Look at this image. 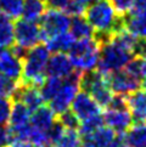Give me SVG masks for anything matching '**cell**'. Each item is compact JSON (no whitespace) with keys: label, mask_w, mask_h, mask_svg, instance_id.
<instances>
[{"label":"cell","mask_w":146,"mask_h":147,"mask_svg":"<svg viewBox=\"0 0 146 147\" xmlns=\"http://www.w3.org/2000/svg\"><path fill=\"white\" fill-rule=\"evenodd\" d=\"M84 17L96 33L114 34L126 28L124 17L114 11L110 0H97L85 9Z\"/></svg>","instance_id":"obj_1"},{"label":"cell","mask_w":146,"mask_h":147,"mask_svg":"<svg viewBox=\"0 0 146 147\" xmlns=\"http://www.w3.org/2000/svg\"><path fill=\"white\" fill-rule=\"evenodd\" d=\"M50 59V50L45 44H38L29 49L22 60L23 72L21 83L23 85L40 88L46 79V66Z\"/></svg>","instance_id":"obj_2"},{"label":"cell","mask_w":146,"mask_h":147,"mask_svg":"<svg viewBox=\"0 0 146 147\" xmlns=\"http://www.w3.org/2000/svg\"><path fill=\"white\" fill-rule=\"evenodd\" d=\"M100 51L101 46L94 38L80 39L73 43L68 50V56L76 69L80 72H90L97 68Z\"/></svg>","instance_id":"obj_3"},{"label":"cell","mask_w":146,"mask_h":147,"mask_svg":"<svg viewBox=\"0 0 146 147\" xmlns=\"http://www.w3.org/2000/svg\"><path fill=\"white\" fill-rule=\"evenodd\" d=\"M80 89L90 94L91 97L100 105L101 108H107L113 98V91L110 88L107 76L97 69L83 72L80 78Z\"/></svg>","instance_id":"obj_4"},{"label":"cell","mask_w":146,"mask_h":147,"mask_svg":"<svg viewBox=\"0 0 146 147\" xmlns=\"http://www.w3.org/2000/svg\"><path fill=\"white\" fill-rule=\"evenodd\" d=\"M133 57L134 55L132 52L124 50L123 48L114 44L111 40L108 43L101 45L97 71L105 76H110L111 73L124 69V67L129 63V61Z\"/></svg>","instance_id":"obj_5"},{"label":"cell","mask_w":146,"mask_h":147,"mask_svg":"<svg viewBox=\"0 0 146 147\" xmlns=\"http://www.w3.org/2000/svg\"><path fill=\"white\" fill-rule=\"evenodd\" d=\"M83 72L76 69L72 74L62 82V86L56 94V96L49 102L50 108L59 117L60 114L68 111L73 100L80 90V78Z\"/></svg>","instance_id":"obj_6"},{"label":"cell","mask_w":146,"mask_h":147,"mask_svg":"<svg viewBox=\"0 0 146 147\" xmlns=\"http://www.w3.org/2000/svg\"><path fill=\"white\" fill-rule=\"evenodd\" d=\"M71 17L60 10L49 9L43 17L40 18V29H41V38L45 41L46 39L53 38L55 35L62 33H67L71 27Z\"/></svg>","instance_id":"obj_7"},{"label":"cell","mask_w":146,"mask_h":147,"mask_svg":"<svg viewBox=\"0 0 146 147\" xmlns=\"http://www.w3.org/2000/svg\"><path fill=\"white\" fill-rule=\"evenodd\" d=\"M41 38L40 24L27 20H17L15 23V41L24 49H32L40 44Z\"/></svg>","instance_id":"obj_8"},{"label":"cell","mask_w":146,"mask_h":147,"mask_svg":"<svg viewBox=\"0 0 146 147\" xmlns=\"http://www.w3.org/2000/svg\"><path fill=\"white\" fill-rule=\"evenodd\" d=\"M107 78L110 88L114 94L128 95L130 92L141 89V79L129 74L126 69L111 73L110 76H107Z\"/></svg>","instance_id":"obj_9"},{"label":"cell","mask_w":146,"mask_h":147,"mask_svg":"<svg viewBox=\"0 0 146 147\" xmlns=\"http://www.w3.org/2000/svg\"><path fill=\"white\" fill-rule=\"evenodd\" d=\"M71 111L76 114V117L83 122L94 115L101 114V107L95 100L91 97L90 94L85 91H80L73 100L71 105Z\"/></svg>","instance_id":"obj_10"},{"label":"cell","mask_w":146,"mask_h":147,"mask_svg":"<svg viewBox=\"0 0 146 147\" xmlns=\"http://www.w3.org/2000/svg\"><path fill=\"white\" fill-rule=\"evenodd\" d=\"M73 67L74 66L70 56L65 55L64 52H56L49 59L48 66H46V77L66 79L76 71Z\"/></svg>","instance_id":"obj_11"},{"label":"cell","mask_w":146,"mask_h":147,"mask_svg":"<svg viewBox=\"0 0 146 147\" xmlns=\"http://www.w3.org/2000/svg\"><path fill=\"white\" fill-rule=\"evenodd\" d=\"M22 72V60L15 56L10 49L0 48V73L14 80H21Z\"/></svg>","instance_id":"obj_12"},{"label":"cell","mask_w":146,"mask_h":147,"mask_svg":"<svg viewBox=\"0 0 146 147\" xmlns=\"http://www.w3.org/2000/svg\"><path fill=\"white\" fill-rule=\"evenodd\" d=\"M103 123L118 134H124L132 127L133 117L129 109H112L107 108L102 114Z\"/></svg>","instance_id":"obj_13"},{"label":"cell","mask_w":146,"mask_h":147,"mask_svg":"<svg viewBox=\"0 0 146 147\" xmlns=\"http://www.w3.org/2000/svg\"><path fill=\"white\" fill-rule=\"evenodd\" d=\"M12 101H21L28 107L30 112H34L40 106H43L44 98L41 96L39 88L32 85H23L20 82V86L12 97Z\"/></svg>","instance_id":"obj_14"},{"label":"cell","mask_w":146,"mask_h":147,"mask_svg":"<svg viewBox=\"0 0 146 147\" xmlns=\"http://www.w3.org/2000/svg\"><path fill=\"white\" fill-rule=\"evenodd\" d=\"M114 139L116 131L102 125L94 133L82 136V147H108Z\"/></svg>","instance_id":"obj_15"},{"label":"cell","mask_w":146,"mask_h":147,"mask_svg":"<svg viewBox=\"0 0 146 147\" xmlns=\"http://www.w3.org/2000/svg\"><path fill=\"white\" fill-rule=\"evenodd\" d=\"M128 108L135 123L146 122V90H139L127 95Z\"/></svg>","instance_id":"obj_16"},{"label":"cell","mask_w":146,"mask_h":147,"mask_svg":"<svg viewBox=\"0 0 146 147\" xmlns=\"http://www.w3.org/2000/svg\"><path fill=\"white\" fill-rule=\"evenodd\" d=\"M56 114L54 111L50 108V106H40L38 109L32 112L30 115V125L33 128L41 130V131H48L51 129V127L56 122Z\"/></svg>","instance_id":"obj_17"},{"label":"cell","mask_w":146,"mask_h":147,"mask_svg":"<svg viewBox=\"0 0 146 147\" xmlns=\"http://www.w3.org/2000/svg\"><path fill=\"white\" fill-rule=\"evenodd\" d=\"M123 136L128 147H146V122L135 123Z\"/></svg>","instance_id":"obj_18"},{"label":"cell","mask_w":146,"mask_h":147,"mask_svg":"<svg viewBox=\"0 0 146 147\" xmlns=\"http://www.w3.org/2000/svg\"><path fill=\"white\" fill-rule=\"evenodd\" d=\"M71 34L74 39L80 40V39H90L94 38L95 35V30L88 22L85 17H83V15L79 16H73L71 21Z\"/></svg>","instance_id":"obj_19"},{"label":"cell","mask_w":146,"mask_h":147,"mask_svg":"<svg viewBox=\"0 0 146 147\" xmlns=\"http://www.w3.org/2000/svg\"><path fill=\"white\" fill-rule=\"evenodd\" d=\"M15 23L0 10V48L9 49L15 44Z\"/></svg>","instance_id":"obj_20"},{"label":"cell","mask_w":146,"mask_h":147,"mask_svg":"<svg viewBox=\"0 0 146 147\" xmlns=\"http://www.w3.org/2000/svg\"><path fill=\"white\" fill-rule=\"evenodd\" d=\"M126 28L132 34H134L139 39L146 40V13L143 15H130L128 13L126 17Z\"/></svg>","instance_id":"obj_21"},{"label":"cell","mask_w":146,"mask_h":147,"mask_svg":"<svg viewBox=\"0 0 146 147\" xmlns=\"http://www.w3.org/2000/svg\"><path fill=\"white\" fill-rule=\"evenodd\" d=\"M73 43H74V38L72 36V34L68 33H62L45 40L46 48L50 50V52H54V54L68 51Z\"/></svg>","instance_id":"obj_22"},{"label":"cell","mask_w":146,"mask_h":147,"mask_svg":"<svg viewBox=\"0 0 146 147\" xmlns=\"http://www.w3.org/2000/svg\"><path fill=\"white\" fill-rule=\"evenodd\" d=\"M46 12V6L43 0H24L23 5V13L22 16L24 20L36 22L43 17Z\"/></svg>","instance_id":"obj_23"},{"label":"cell","mask_w":146,"mask_h":147,"mask_svg":"<svg viewBox=\"0 0 146 147\" xmlns=\"http://www.w3.org/2000/svg\"><path fill=\"white\" fill-rule=\"evenodd\" d=\"M62 79L60 78H54V77H48L46 79L44 80V83L41 84V86L39 88L40 94L43 96L44 101L46 102H50L53 100L56 94L59 92V90L62 86Z\"/></svg>","instance_id":"obj_24"},{"label":"cell","mask_w":146,"mask_h":147,"mask_svg":"<svg viewBox=\"0 0 146 147\" xmlns=\"http://www.w3.org/2000/svg\"><path fill=\"white\" fill-rule=\"evenodd\" d=\"M24 0H0V10L10 18L18 20L23 13Z\"/></svg>","instance_id":"obj_25"},{"label":"cell","mask_w":146,"mask_h":147,"mask_svg":"<svg viewBox=\"0 0 146 147\" xmlns=\"http://www.w3.org/2000/svg\"><path fill=\"white\" fill-rule=\"evenodd\" d=\"M56 147H82V135L74 129H66Z\"/></svg>","instance_id":"obj_26"},{"label":"cell","mask_w":146,"mask_h":147,"mask_svg":"<svg viewBox=\"0 0 146 147\" xmlns=\"http://www.w3.org/2000/svg\"><path fill=\"white\" fill-rule=\"evenodd\" d=\"M20 86L18 80H14L11 78H7L3 74H0V97L12 98L16 94Z\"/></svg>","instance_id":"obj_27"},{"label":"cell","mask_w":146,"mask_h":147,"mask_svg":"<svg viewBox=\"0 0 146 147\" xmlns=\"http://www.w3.org/2000/svg\"><path fill=\"white\" fill-rule=\"evenodd\" d=\"M103 125V117L101 114L94 115L91 118H88L85 120L80 122V128H79V133L82 136L89 135L91 133H94L95 130H97L99 128H101Z\"/></svg>","instance_id":"obj_28"},{"label":"cell","mask_w":146,"mask_h":147,"mask_svg":"<svg viewBox=\"0 0 146 147\" xmlns=\"http://www.w3.org/2000/svg\"><path fill=\"white\" fill-rule=\"evenodd\" d=\"M14 101L12 98L0 97V125H7L11 117Z\"/></svg>","instance_id":"obj_29"},{"label":"cell","mask_w":146,"mask_h":147,"mask_svg":"<svg viewBox=\"0 0 146 147\" xmlns=\"http://www.w3.org/2000/svg\"><path fill=\"white\" fill-rule=\"evenodd\" d=\"M46 1H48V6L50 9L60 10L68 15H71L77 6V1L74 0H46Z\"/></svg>","instance_id":"obj_30"},{"label":"cell","mask_w":146,"mask_h":147,"mask_svg":"<svg viewBox=\"0 0 146 147\" xmlns=\"http://www.w3.org/2000/svg\"><path fill=\"white\" fill-rule=\"evenodd\" d=\"M59 120L62 123V125L66 128V129H79L80 128V120L76 117V114L73 113L72 111H66L62 114H60Z\"/></svg>","instance_id":"obj_31"},{"label":"cell","mask_w":146,"mask_h":147,"mask_svg":"<svg viewBox=\"0 0 146 147\" xmlns=\"http://www.w3.org/2000/svg\"><path fill=\"white\" fill-rule=\"evenodd\" d=\"M129 74H132L134 77L143 79V57L140 56H134L132 60L129 61V63L124 67Z\"/></svg>","instance_id":"obj_32"},{"label":"cell","mask_w":146,"mask_h":147,"mask_svg":"<svg viewBox=\"0 0 146 147\" xmlns=\"http://www.w3.org/2000/svg\"><path fill=\"white\" fill-rule=\"evenodd\" d=\"M112 4V6L114 9L119 16L126 17L128 13H130L132 11V7L135 3V0H110Z\"/></svg>","instance_id":"obj_33"},{"label":"cell","mask_w":146,"mask_h":147,"mask_svg":"<svg viewBox=\"0 0 146 147\" xmlns=\"http://www.w3.org/2000/svg\"><path fill=\"white\" fill-rule=\"evenodd\" d=\"M11 135H10L9 129L5 125H0V147H7Z\"/></svg>","instance_id":"obj_34"},{"label":"cell","mask_w":146,"mask_h":147,"mask_svg":"<svg viewBox=\"0 0 146 147\" xmlns=\"http://www.w3.org/2000/svg\"><path fill=\"white\" fill-rule=\"evenodd\" d=\"M146 13V0H135L130 15H143Z\"/></svg>","instance_id":"obj_35"},{"label":"cell","mask_w":146,"mask_h":147,"mask_svg":"<svg viewBox=\"0 0 146 147\" xmlns=\"http://www.w3.org/2000/svg\"><path fill=\"white\" fill-rule=\"evenodd\" d=\"M7 147H32L28 141H26L23 139H17V138H12L10 140V142Z\"/></svg>","instance_id":"obj_36"},{"label":"cell","mask_w":146,"mask_h":147,"mask_svg":"<svg viewBox=\"0 0 146 147\" xmlns=\"http://www.w3.org/2000/svg\"><path fill=\"white\" fill-rule=\"evenodd\" d=\"M108 147H128L127 144H126V141H124L123 134H119L118 136H116V139L113 140V142Z\"/></svg>","instance_id":"obj_37"},{"label":"cell","mask_w":146,"mask_h":147,"mask_svg":"<svg viewBox=\"0 0 146 147\" xmlns=\"http://www.w3.org/2000/svg\"><path fill=\"white\" fill-rule=\"evenodd\" d=\"M146 77V56L143 57V78Z\"/></svg>","instance_id":"obj_38"},{"label":"cell","mask_w":146,"mask_h":147,"mask_svg":"<svg viewBox=\"0 0 146 147\" xmlns=\"http://www.w3.org/2000/svg\"><path fill=\"white\" fill-rule=\"evenodd\" d=\"M141 89L146 90V77L143 78V80H141Z\"/></svg>","instance_id":"obj_39"},{"label":"cell","mask_w":146,"mask_h":147,"mask_svg":"<svg viewBox=\"0 0 146 147\" xmlns=\"http://www.w3.org/2000/svg\"><path fill=\"white\" fill-rule=\"evenodd\" d=\"M32 147H36V146H32Z\"/></svg>","instance_id":"obj_40"},{"label":"cell","mask_w":146,"mask_h":147,"mask_svg":"<svg viewBox=\"0 0 146 147\" xmlns=\"http://www.w3.org/2000/svg\"><path fill=\"white\" fill-rule=\"evenodd\" d=\"M43 1H45V0H43Z\"/></svg>","instance_id":"obj_41"}]
</instances>
